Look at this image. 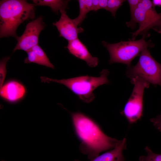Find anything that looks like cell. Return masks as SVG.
I'll use <instances>...</instances> for the list:
<instances>
[{"instance_id": "22", "label": "cell", "mask_w": 161, "mask_h": 161, "mask_svg": "<svg viewBox=\"0 0 161 161\" xmlns=\"http://www.w3.org/2000/svg\"><path fill=\"white\" fill-rule=\"evenodd\" d=\"M98 0H93L92 2V11H97L99 10Z\"/></svg>"}, {"instance_id": "20", "label": "cell", "mask_w": 161, "mask_h": 161, "mask_svg": "<svg viewBox=\"0 0 161 161\" xmlns=\"http://www.w3.org/2000/svg\"><path fill=\"white\" fill-rule=\"evenodd\" d=\"M127 1L129 6L131 15L137 7L141 0H129Z\"/></svg>"}, {"instance_id": "26", "label": "cell", "mask_w": 161, "mask_h": 161, "mask_svg": "<svg viewBox=\"0 0 161 161\" xmlns=\"http://www.w3.org/2000/svg\"><path fill=\"white\" fill-rule=\"evenodd\" d=\"M1 161H5L2 160H1Z\"/></svg>"}, {"instance_id": "13", "label": "cell", "mask_w": 161, "mask_h": 161, "mask_svg": "<svg viewBox=\"0 0 161 161\" xmlns=\"http://www.w3.org/2000/svg\"><path fill=\"white\" fill-rule=\"evenodd\" d=\"M126 148V139L124 138L113 150L99 155L90 161H125L123 151ZM75 161H79L75 160Z\"/></svg>"}, {"instance_id": "18", "label": "cell", "mask_w": 161, "mask_h": 161, "mask_svg": "<svg viewBox=\"0 0 161 161\" xmlns=\"http://www.w3.org/2000/svg\"><path fill=\"white\" fill-rule=\"evenodd\" d=\"M10 57L7 56L2 59L0 62V89L3 85L6 74V64Z\"/></svg>"}, {"instance_id": "19", "label": "cell", "mask_w": 161, "mask_h": 161, "mask_svg": "<svg viewBox=\"0 0 161 161\" xmlns=\"http://www.w3.org/2000/svg\"><path fill=\"white\" fill-rule=\"evenodd\" d=\"M150 121L153 125L161 132V113L156 117L151 119Z\"/></svg>"}, {"instance_id": "16", "label": "cell", "mask_w": 161, "mask_h": 161, "mask_svg": "<svg viewBox=\"0 0 161 161\" xmlns=\"http://www.w3.org/2000/svg\"><path fill=\"white\" fill-rule=\"evenodd\" d=\"M147 153L146 156H140L139 161H161V154L154 153L148 146L145 148Z\"/></svg>"}, {"instance_id": "23", "label": "cell", "mask_w": 161, "mask_h": 161, "mask_svg": "<svg viewBox=\"0 0 161 161\" xmlns=\"http://www.w3.org/2000/svg\"><path fill=\"white\" fill-rule=\"evenodd\" d=\"M107 0H99V9H103L106 10L107 6Z\"/></svg>"}, {"instance_id": "5", "label": "cell", "mask_w": 161, "mask_h": 161, "mask_svg": "<svg viewBox=\"0 0 161 161\" xmlns=\"http://www.w3.org/2000/svg\"><path fill=\"white\" fill-rule=\"evenodd\" d=\"M160 19L152 1L141 0L137 7L131 15L130 21L126 23L128 27L132 29L135 28L137 24L139 25L138 29L132 33L131 40H135L139 35L145 38L148 36L149 30Z\"/></svg>"}, {"instance_id": "17", "label": "cell", "mask_w": 161, "mask_h": 161, "mask_svg": "<svg viewBox=\"0 0 161 161\" xmlns=\"http://www.w3.org/2000/svg\"><path fill=\"white\" fill-rule=\"evenodd\" d=\"M126 1L124 0H108L105 10L111 12L112 16L115 17L117 10Z\"/></svg>"}, {"instance_id": "24", "label": "cell", "mask_w": 161, "mask_h": 161, "mask_svg": "<svg viewBox=\"0 0 161 161\" xmlns=\"http://www.w3.org/2000/svg\"><path fill=\"white\" fill-rule=\"evenodd\" d=\"M152 2L154 6H161V0H154Z\"/></svg>"}, {"instance_id": "11", "label": "cell", "mask_w": 161, "mask_h": 161, "mask_svg": "<svg viewBox=\"0 0 161 161\" xmlns=\"http://www.w3.org/2000/svg\"><path fill=\"white\" fill-rule=\"evenodd\" d=\"M0 90V95L2 98L13 103L21 100L25 93L24 86L16 80L8 82L3 85Z\"/></svg>"}, {"instance_id": "9", "label": "cell", "mask_w": 161, "mask_h": 161, "mask_svg": "<svg viewBox=\"0 0 161 161\" xmlns=\"http://www.w3.org/2000/svg\"><path fill=\"white\" fill-rule=\"evenodd\" d=\"M61 16L59 20L53 23V25L57 28L59 33V36L62 37L68 41L78 38L79 34L82 33L84 29L78 26L73 19L69 17L65 9L60 11Z\"/></svg>"}, {"instance_id": "21", "label": "cell", "mask_w": 161, "mask_h": 161, "mask_svg": "<svg viewBox=\"0 0 161 161\" xmlns=\"http://www.w3.org/2000/svg\"><path fill=\"white\" fill-rule=\"evenodd\" d=\"M151 29L161 34V19L159 20L154 25Z\"/></svg>"}, {"instance_id": "8", "label": "cell", "mask_w": 161, "mask_h": 161, "mask_svg": "<svg viewBox=\"0 0 161 161\" xmlns=\"http://www.w3.org/2000/svg\"><path fill=\"white\" fill-rule=\"evenodd\" d=\"M45 26L41 16L28 23L22 35L16 39L17 43L13 51L21 50L27 52L38 45L39 34Z\"/></svg>"}, {"instance_id": "15", "label": "cell", "mask_w": 161, "mask_h": 161, "mask_svg": "<svg viewBox=\"0 0 161 161\" xmlns=\"http://www.w3.org/2000/svg\"><path fill=\"white\" fill-rule=\"evenodd\" d=\"M79 13L78 16L73 19L74 21L78 26H80L85 18L86 14L92 11V2L91 0H78Z\"/></svg>"}, {"instance_id": "25", "label": "cell", "mask_w": 161, "mask_h": 161, "mask_svg": "<svg viewBox=\"0 0 161 161\" xmlns=\"http://www.w3.org/2000/svg\"><path fill=\"white\" fill-rule=\"evenodd\" d=\"M160 17H161V13H159Z\"/></svg>"}, {"instance_id": "10", "label": "cell", "mask_w": 161, "mask_h": 161, "mask_svg": "<svg viewBox=\"0 0 161 161\" xmlns=\"http://www.w3.org/2000/svg\"><path fill=\"white\" fill-rule=\"evenodd\" d=\"M65 48L70 54L85 61L89 66L94 67L97 65L98 58L91 55L86 46L78 38L68 41Z\"/></svg>"}, {"instance_id": "7", "label": "cell", "mask_w": 161, "mask_h": 161, "mask_svg": "<svg viewBox=\"0 0 161 161\" xmlns=\"http://www.w3.org/2000/svg\"><path fill=\"white\" fill-rule=\"evenodd\" d=\"M134 85L131 95L121 113L130 124H133L143 116V96L144 89L149 87L150 83L142 78L136 76L131 79Z\"/></svg>"}, {"instance_id": "6", "label": "cell", "mask_w": 161, "mask_h": 161, "mask_svg": "<svg viewBox=\"0 0 161 161\" xmlns=\"http://www.w3.org/2000/svg\"><path fill=\"white\" fill-rule=\"evenodd\" d=\"M126 74L131 79L139 76L150 83L161 86V64L152 57L148 47L142 51L135 66L127 67Z\"/></svg>"}, {"instance_id": "4", "label": "cell", "mask_w": 161, "mask_h": 161, "mask_svg": "<svg viewBox=\"0 0 161 161\" xmlns=\"http://www.w3.org/2000/svg\"><path fill=\"white\" fill-rule=\"evenodd\" d=\"M145 38L143 37L138 40L121 41L114 44L102 41V44L109 54V64L120 63L126 65L127 67L131 66L132 61L140 55L144 48L154 47V44L150 40L146 41Z\"/></svg>"}, {"instance_id": "14", "label": "cell", "mask_w": 161, "mask_h": 161, "mask_svg": "<svg viewBox=\"0 0 161 161\" xmlns=\"http://www.w3.org/2000/svg\"><path fill=\"white\" fill-rule=\"evenodd\" d=\"M33 4L35 6H44L50 7L52 10L57 13L62 9H68V4L70 0H34Z\"/></svg>"}, {"instance_id": "12", "label": "cell", "mask_w": 161, "mask_h": 161, "mask_svg": "<svg viewBox=\"0 0 161 161\" xmlns=\"http://www.w3.org/2000/svg\"><path fill=\"white\" fill-rule=\"evenodd\" d=\"M27 56L24 60L25 63H35L54 69V65L41 47L37 45L27 52Z\"/></svg>"}, {"instance_id": "2", "label": "cell", "mask_w": 161, "mask_h": 161, "mask_svg": "<svg viewBox=\"0 0 161 161\" xmlns=\"http://www.w3.org/2000/svg\"><path fill=\"white\" fill-rule=\"evenodd\" d=\"M35 6L25 0L0 1V38L12 36L16 39L18 26L25 21L34 17Z\"/></svg>"}, {"instance_id": "1", "label": "cell", "mask_w": 161, "mask_h": 161, "mask_svg": "<svg viewBox=\"0 0 161 161\" xmlns=\"http://www.w3.org/2000/svg\"><path fill=\"white\" fill-rule=\"evenodd\" d=\"M75 131L81 141L80 152L91 160L101 152L114 148L121 140L106 135L92 120L79 112L71 113Z\"/></svg>"}, {"instance_id": "3", "label": "cell", "mask_w": 161, "mask_h": 161, "mask_svg": "<svg viewBox=\"0 0 161 161\" xmlns=\"http://www.w3.org/2000/svg\"><path fill=\"white\" fill-rule=\"evenodd\" d=\"M109 72L104 69L100 72L98 77L88 75L81 76L68 79L58 80L41 76V82L49 83L56 82L64 85L84 102L88 103L95 98L94 90L98 86L109 83L108 78Z\"/></svg>"}]
</instances>
